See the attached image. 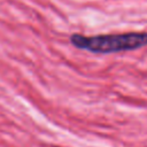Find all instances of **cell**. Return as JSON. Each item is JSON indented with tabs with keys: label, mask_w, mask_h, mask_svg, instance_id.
<instances>
[{
	"label": "cell",
	"mask_w": 147,
	"mask_h": 147,
	"mask_svg": "<svg viewBox=\"0 0 147 147\" xmlns=\"http://www.w3.org/2000/svg\"><path fill=\"white\" fill-rule=\"evenodd\" d=\"M70 41L75 47L80 49L99 54H110L147 46V32L99 34L93 37L72 34L70 37Z\"/></svg>",
	"instance_id": "6da1fadb"
}]
</instances>
